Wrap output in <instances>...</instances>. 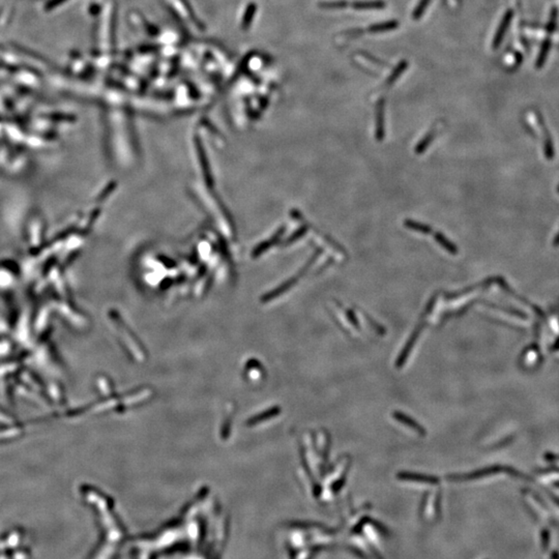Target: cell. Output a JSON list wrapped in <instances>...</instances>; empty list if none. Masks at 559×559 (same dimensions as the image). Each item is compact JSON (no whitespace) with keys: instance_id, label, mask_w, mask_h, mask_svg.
<instances>
[{"instance_id":"16","label":"cell","mask_w":559,"mask_h":559,"mask_svg":"<svg viewBox=\"0 0 559 559\" xmlns=\"http://www.w3.org/2000/svg\"><path fill=\"white\" fill-rule=\"evenodd\" d=\"M553 246L554 247H558L559 246V233L555 236L554 238V241H553Z\"/></svg>"},{"instance_id":"15","label":"cell","mask_w":559,"mask_h":559,"mask_svg":"<svg viewBox=\"0 0 559 559\" xmlns=\"http://www.w3.org/2000/svg\"><path fill=\"white\" fill-rule=\"evenodd\" d=\"M557 18H558V11H557L556 8H553L552 11H551L549 22L547 24V30H548L549 33H552L555 30L556 23H557Z\"/></svg>"},{"instance_id":"5","label":"cell","mask_w":559,"mask_h":559,"mask_svg":"<svg viewBox=\"0 0 559 559\" xmlns=\"http://www.w3.org/2000/svg\"><path fill=\"white\" fill-rule=\"evenodd\" d=\"M354 10L357 11H373L382 10L385 8V3L382 0H372V2H356L352 5Z\"/></svg>"},{"instance_id":"13","label":"cell","mask_w":559,"mask_h":559,"mask_svg":"<svg viewBox=\"0 0 559 559\" xmlns=\"http://www.w3.org/2000/svg\"><path fill=\"white\" fill-rule=\"evenodd\" d=\"M400 478L406 479V480H413L416 482H424V483H431L435 484L437 483V480L432 477H425V476H416V475H403L400 476Z\"/></svg>"},{"instance_id":"14","label":"cell","mask_w":559,"mask_h":559,"mask_svg":"<svg viewBox=\"0 0 559 559\" xmlns=\"http://www.w3.org/2000/svg\"><path fill=\"white\" fill-rule=\"evenodd\" d=\"M395 417H396L397 420H399L400 422H402L403 424H405V425H407V426H409L410 428L416 430L417 432L424 433V431H422V427H420L417 424H415V422H413L412 420H410L408 416L401 415V413H396V414H395Z\"/></svg>"},{"instance_id":"2","label":"cell","mask_w":559,"mask_h":559,"mask_svg":"<svg viewBox=\"0 0 559 559\" xmlns=\"http://www.w3.org/2000/svg\"><path fill=\"white\" fill-rule=\"evenodd\" d=\"M384 135V100L380 99L376 107V139L382 141Z\"/></svg>"},{"instance_id":"3","label":"cell","mask_w":559,"mask_h":559,"mask_svg":"<svg viewBox=\"0 0 559 559\" xmlns=\"http://www.w3.org/2000/svg\"><path fill=\"white\" fill-rule=\"evenodd\" d=\"M537 121H539L541 127H542V131H543V138H544V150H545V156L548 160H552L553 157H554V148H553V143H552V138L549 134V130L548 127L546 126L543 118L541 117V115H537Z\"/></svg>"},{"instance_id":"12","label":"cell","mask_w":559,"mask_h":559,"mask_svg":"<svg viewBox=\"0 0 559 559\" xmlns=\"http://www.w3.org/2000/svg\"><path fill=\"white\" fill-rule=\"evenodd\" d=\"M431 3V0H420V3L417 4L415 10L413 11L412 13V19L413 20H420L422 18V16L425 14L429 4Z\"/></svg>"},{"instance_id":"7","label":"cell","mask_w":559,"mask_h":559,"mask_svg":"<svg viewBox=\"0 0 559 559\" xmlns=\"http://www.w3.org/2000/svg\"><path fill=\"white\" fill-rule=\"evenodd\" d=\"M434 239L436 241V243L438 245H440L445 251H447L449 254L451 255H457L459 253V249L456 245H454L453 243H451L447 238H445V236L440 233V232H436L434 234Z\"/></svg>"},{"instance_id":"4","label":"cell","mask_w":559,"mask_h":559,"mask_svg":"<svg viewBox=\"0 0 559 559\" xmlns=\"http://www.w3.org/2000/svg\"><path fill=\"white\" fill-rule=\"evenodd\" d=\"M437 135V124H435L431 130H430L426 136L417 143V145L415 146V154L417 155H422L426 152V149L428 148V146L432 143V141L434 140V138L436 137Z\"/></svg>"},{"instance_id":"8","label":"cell","mask_w":559,"mask_h":559,"mask_svg":"<svg viewBox=\"0 0 559 559\" xmlns=\"http://www.w3.org/2000/svg\"><path fill=\"white\" fill-rule=\"evenodd\" d=\"M550 48H551V39L550 38H547L544 40L543 45L541 47V50H540V53L539 55H537V58H536V61H535V68L536 69H542L544 67V64L547 60V57H548V54L550 52Z\"/></svg>"},{"instance_id":"11","label":"cell","mask_w":559,"mask_h":559,"mask_svg":"<svg viewBox=\"0 0 559 559\" xmlns=\"http://www.w3.org/2000/svg\"><path fill=\"white\" fill-rule=\"evenodd\" d=\"M320 8L325 10H342L348 7V3L345 0H336V2H327L321 3Z\"/></svg>"},{"instance_id":"6","label":"cell","mask_w":559,"mask_h":559,"mask_svg":"<svg viewBox=\"0 0 559 559\" xmlns=\"http://www.w3.org/2000/svg\"><path fill=\"white\" fill-rule=\"evenodd\" d=\"M404 226L408 229H410L412 231H415V232H418V233H422V234H431L433 232V228L431 226H429L428 224H425V223H421V222H417V221H414V220H405L404 221Z\"/></svg>"},{"instance_id":"1","label":"cell","mask_w":559,"mask_h":559,"mask_svg":"<svg viewBox=\"0 0 559 559\" xmlns=\"http://www.w3.org/2000/svg\"><path fill=\"white\" fill-rule=\"evenodd\" d=\"M513 17H514V11L513 10L506 11L505 14L503 15L502 20L500 22V25L497 28L496 33H495V35H494V38H493V42H492L493 49H497L500 46V44L502 42V39H503V37H504L508 27H509V24L511 22Z\"/></svg>"},{"instance_id":"9","label":"cell","mask_w":559,"mask_h":559,"mask_svg":"<svg viewBox=\"0 0 559 559\" xmlns=\"http://www.w3.org/2000/svg\"><path fill=\"white\" fill-rule=\"evenodd\" d=\"M398 27H399V22H398V21L392 20V21H385V22H381V23H377V24L371 25V26L369 27V31L374 32V33H377V32H383V31L394 30V29H396V28H398Z\"/></svg>"},{"instance_id":"17","label":"cell","mask_w":559,"mask_h":559,"mask_svg":"<svg viewBox=\"0 0 559 559\" xmlns=\"http://www.w3.org/2000/svg\"><path fill=\"white\" fill-rule=\"evenodd\" d=\"M558 191H559V188H558Z\"/></svg>"},{"instance_id":"10","label":"cell","mask_w":559,"mask_h":559,"mask_svg":"<svg viewBox=\"0 0 559 559\" xmlns=\"http://www.w3.org/2000/svg\"><path fill=\"white\" fill-rule=\"evenodd\" d=\"M407 67H408V62L405 61V60H402V61L398 64V66L395 68V70H394L393 73L390 75V77L388 78V80H386L385 85H386V86H391V85H393V84L400 78V76H401L402 73L407 69Z\"/></svg>"}]
</instances>
